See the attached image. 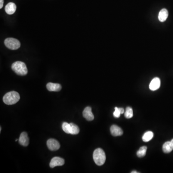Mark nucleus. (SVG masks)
Returning a JSON list of instances; mask_svg holds the SVG:
<instances>
[{"label": "nucleus", "mask_w": 173, "mask_h": 173, "mask_svg": "<svg viewBox=\"0 0 173 173\" xmlns=\"http://www.w3.org/2000/svg\"><path fill=\"white\" fill-rule=\"evenodd\" d=\"M93 158L94 162L97 165L99 166L103 165L106 160V155L105 152L100 148H97L93 152Z\"/></svg>", "instance_id": "f03ea898"}, {"label": "nucleus", "mask_w": 173, "mask_h": 173, "mask_svg": "<svg viewBox=\"0 0 173 173\" xmlns=\"http://www.w3.org/2000/svg\"><path fill=\"white\" fill-rule=\"evenodd\" d=\"M19 141L21 145L25 147L28 146L29 144V138L28 137V134L25 132L21 133L20 137L19 138Z\"/></svg>", "instance_id": "0eeeda50"}, {"label": "nucleus", "mask_w": 173, "mask_h": 173, "mask_svg": "<svg viewBox=\"0 0 173 173\" xmlns=\"http://www.w3.org/2000/svg\"><path fill=\"white\" fill-rule=\"evenodd\" d=\"M83 115L84 117L88 121H92L94 119V115L91 111V108L90 106L85 108L83 112Z\"/></svg>", "instance_id": "1a4fd4ad"}, {"label": "nucleus", "mask_w": 173, "mask_h": 173, "mask_svg": "<svg viewBox=\"0 0 173 173\" xmlns=\"http://www.w3.org/2000/svg\"><path fill=\"white\" fill-rule=\"evenodd\" d=\"M161 86V80L158 78H155L151 81L150 84V89L152 91H155L159 89Z\"/></svg>", "instance_id": "6e6552de"}, {"label": "nucleus", "mask_w": 173, "mask_h": 173, "mask_svg": "<svg viewBox=\"0 0 173 173\" xmlns=\"http://www.w3.org/2000/svg\"><path fill=\"white\" fill-rule=\"evenodd\" d=\"M71 126V133L72 135H77L79 132V128L78 126L75 124L74 123H70Z\"/></svg>", "instance_id": "dca6fc26"}, {"label": "nucleus", "mask_w": 173, "mask_h": 173, "mask_svg": "<svg viewBox=\"0 0 173 173\" xmlns=\"http://www.w3.org/2000/svg\"><path fill=\"white\" fill-rule=\"evenodd\" d=\"M47 145L50 150L52 151H56L58 150L60 147L59 142L56 140L51 139L48 140Z\"/></svg>", "instance_id": "39448f33"}, {"label": "nucleus", "mask_w": 173, "mask_h": 173, "mask_svg": "<svg viewBox=\"0 0 173 173\" xmlns=\"http://www.w3.org/2000/svg\"><path fill=\"white\" fill-rule=\"evenodd\" d=\"M111 134L113 136H120L123 135V131L121 128L115 125H112L110 128Z\"/></svg>", "instance_id": "9d476101"}, {"label": "nucleus", "mask_w": 173, "mask_h": 173, "mask_svg": "<svg viewBox=\"0 0 173 173\" xmlns=\"http://www.w3.org/2000/svg\"><path fill=\"white\" fill-rule=\"evenodd\" d=\"M133 116V110L131 107H127L126 109V112H125V116L127 118H131Z\"/></svg>", "instance_id": "6ab92c4d"}, {"label": "nucleus", "mask_w": 173, "mask_h": 173, "mask_svg": "<svg viewBox=\"0 0 173 173\" xmlns=\"http://www.w3.org/2000/svg\"><path fill=\"white\" fill-rule=\"evenodd\" d=\"M4 5V0H0V8L1 9L3 8Z\"/></svg>", "instance_id": "412c9836"}, {"label": "nucleus", "mask_w": 173, "mask_h": 173, "mask_svg": "<svg viewBox=\"0 0 173 173\" xmlns=\"http://www.w3.org/2000/svg\"><path fill=\"white\" fill-rule=\"evenodd\" d=\"M147 148L146 146H142L140 147L139 151L137 152V156L140 158L143 157L146 155V151H147Z\"/></svg>", "instance_id": "f3484780"}, {"label": "nucleus", "mask_w": 173, "mask_h": 173, "mask_svg": "<svg viewBox=\"0 0 173 173\" xmlns=\"http://www.w3.org/2000/svg\"><path fill=\"white\" fill-rule=\"evenodd\" d=\"M168 16V12L167 10L165 8L162 9L160 11L158 15L159 20L161 22H164L165 20H167Z\"/></svg>", "instance_id": "4468645a"}, {"label": "nucleus", "mask_w": 173, "mask_h": 173, "mask_svg": "<svg viewBox=\"0 0 173 173\" xmlns=\"http://www.w3.org/2000/svg\"><path fill=\"white\" fill-rule=\"evenodd\" d=\"M139 172H137V171H132L131 172V173H138Z\"/></svg>", "instance_id": "4be33fe9"}, {"label": "nucleus", "mask_w": 173, "mask_h": 173, "mask_svg": "<svg viewBox=\"0 0 173 173\" xmlns=\"http://www.w3.org/2000/svg\"><path fill=\"white\" fill-rule=\"evenodd\" d=\"M12 69L18 75H25L28 73V69L25 63L20 61L14 63L12 65Z\"/></svg>", "instance_id": "7ed1b4c3"}, {"label": "nucleus", "mask_w": 173, "mask_h": 173, "mask_svg": "<svg viewBox=\"0 0 173 173\" xmlns=\"http://www.w3.org/2000/svg\"><path fill=\"white\" fill-rule=\"evenodd\" d=\"M20 100V95L19 93L15 91L7 93L4 96L3 101L6 105H14Z\"/></svg>", "instance_id": "f257e3e1"}, {"label": "nucleus", "mask_w": 173, "mask_h": 173, "mask_svg": "<svg viewBox=\"0 0 173 173\" xmlns=\"http://www.w3.org/2000/svg\"><path fill=\"white\" fill-rule=\"evenodd\" d=\"M63 130L65 131L66 133L70 134L71 133V126L70 124L64 122L62 125Z\"/></svg>", "instance_id": "aec40b11"}, {"label": "nucleus", "mask_w": 173, "mask_h": 173, "mask_svg": "<svg viewBox=\"0 0 173 173\" xmlns=\"http://www.w3.org/2000/svg\"><path fill=\"white\" fill-rule=\"evenodd\" d=\"M124 109L123 108H118L115 107V111L113 113V115L115 118H119L121 114L124 113Z\"/></svg>", "instance_id": "a211bd4d"}, {"label": "nucleus", "mask_w": 173, "mask_h": 173, "mask_svg": "<svg viewBox=\"0 0 173 173\" xmlns=\"http://www.w3.org/2000/svg\"><path fill=\"white\" fill-rule=\"evenodd\" d=\"M16 9V6L14 3H8V4L5 6V12L8 15H12L15 13Z\"/></svg>", "instance_id": "f8f14e48"}, {"label": "nucleus", "mask_w": 173, "mask_h": 173, "mask_svg": "<svg viewBox=\"0 0 173 173\" xmlns=\"http://www.w3.org/2000/svg\"><path fill=\"white\" fill-rule=\"evenodd\" d=\"M65 164V160L59 157H55L51 160L50 163L51 168H54L57 166H62Z\"/></svg>", "instance_id": "423d86ee"}, {"label": "nucleus", "mask_w": 173, "mask_h": 173, "mask_svg": "<svg viewBox=\"0 0 173 173\" xmlns=\"http://www.w3.org/2000/svg\"><path fill=\"white\" fill-rule=\"evenodd\" d=\"M4 44L8 49L12 50H16L20 48V42L19 40L16 38H9L5 39L4 41Z\"/></svg>", "instance_id": "20e7f679"}, {"label": "nucleus", "mask_w": 173, "mask_h": 173, "mask_svg": "<svg viewBox=\"0 0 173 173\" xmlns=\"http://www.w3.org/2000/svg\"><path fill=\"white\" fill-rule=\"evenodd\" d=\"M47 89L50 91H59L62 89L61 85L58 83H48L47 84Z\"/></svg>", "instance_id": "9b49d317"}, {"label": "nucleus", "mask_w": 173, "mask_h": 173, "mask_svg": "<svg viewBox=\"0 0 173 173\" xmlns=\"http://www.w3.org/2000/svg\"><path fill=\"white\" fill-rule=\"evenodd\" d=\"M153 137V133L152 131H147L144 133L142 137V140L144 142L150 141Z\"/></svg>", "instance_id": "2eb2a0df"}, {"label": "nucleus", "mask_w": 173, "mask_h": 173, "mask_svg": "<svg viewBox=\"0 0 173 173\" xmlns=\"http://www.w3.org/2000/svg\"><path fill=\"white\" fill-rule=\"evenodd\" d=\"M17 140H17V139H16V142H17Z\"/></svg>", "instance_id": "5701e85b"}, {"label": "nucleus", "mask_w": 173, "mask_h": 173, "mask_svg": "<svg viewBox=\"0 0 173 173\" xmlns=\"http://www.w3.org/2000/svg\"><path fill=\"white\" fill-rule=\"evenodd\" d=\"M173 150V139L170 142H167L163 146V150L164 153H168L171 152Z\"/></svg>", "instance_id": "ddd939ff"}]
</instances>
